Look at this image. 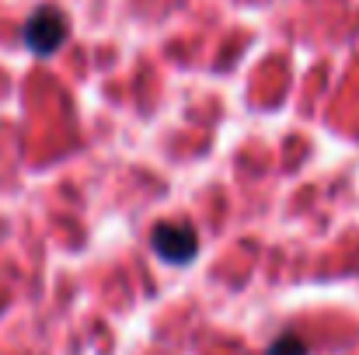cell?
<instances>
[{"instance_id": "6da1fadb", "label": "cell", "mask_w": 359, "mask_h": 355, "mask_svg": "<svg viewBox=\"0 0 359 355\" xmlns=\"http://www.w3.org/2000/svg\"><path fill=\"white\" fill-rule=\"evenodd\" d=\"M150 244L168 265H185L199 251V237L189 223H157L150 234Z\"/></svg>"}, {"instance_id": "7a4b0ae2", "label": "cell", "mask_w": 359, "mask_h": 355, "mask_svg": "<svg viewBox=\"0 0 359 355\" xmlns=\"http://www.w3.org/2000/svg\"><path fill=\"white\" fill-rule=\"evenodd\" d=\"M25 42H28V49H32L35 56L56 53V49L67 42V21H63V14L53 11V7L35 11V14L28 18V25H25Z\"/></svg>"}, {"instance_id": "3957f363", "label": "cell", "mask_w": 359, "mask_h": 355, "mask_svg": "<svg viewBox=\"0 0 359 355\" xmlns=\"http://www.w3.org/2000/svg\"><path fill=\"white\" fill-rule=\"evenodd\" d=\"M265 355H307V345H304L297 335H283V338H276V342L269 345Z\"/></svg>"}]
</instances>
